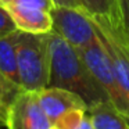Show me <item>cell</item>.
I'll return each mask as SVG.
<instances>
[{
	"label": "cell",
	"mask_w": 129,
	"mask_h": 129,
	"mask_svg": "<svg viewBox=\"0 0 129 129\" xmlns=\"http://www.w3.org/2000/svg\"><path fill=\"white\" fill-rule=\"evenodd\" d=\"M7 129H50L53 123L39 103L38 92L21 89L13 97L4 112Z\"/></svg>",
	"instance_id": "obj_5"
},
{
	"label": "cell",
	"mask_w": 129,
	"mask_h": 129,
	"mask_svg": "<svg viewBox=\"0 0 129 129\" xmlns=\"http://www.w3.org/2000/svg\"><path fill=\"white\" fill-rule=\"evenodd\" d=\"M53 29L76 49H82L97 39L94 25L82 9L54 6L50 11Z\"/></svg>",
	"instance_id": "obj_4"
},
{
	"label": "cell",
	"mask_w": 129,
	"mask_h": 129,
	"mask_svg": "<svg viewBox=\"0 0 129 129\" xmlns=\"http://www.w3.org/2000/svg\"><path fill=\"white\" fill-rule=\"evenodd\" d=\"M0 121L3 122V115H2V112H0Z\"/></svg>",
	"instance_id": "obj_18"
},
{
	"label": "cell",
	"mask_w": 129,
	"mask_h": 129,
	"mask_svg": "<svg viewBox=\"0 0 129 129\" xmlns=\"http://www.w3.org/2000/svg\"><path fill=\"white\" fill-rule=\"evenodd\" d=\"M78 50L81 53L82 58H83L85 64L87 65L89 71L92 72V75L94 76V79L100 83V86L107 93L110 101L123 115L122 96H121L119 89L117 86V82L114 79V74H112V68H111L108 54H107L103 43L100 42L99 36L94 42H92L90 45L85 46L82 49H78Z\"/></svg>",
	"instance_id": "obj_6"
},
{
	"label": "cell",
	"mask_w": 129,
	"mask_h": 129,
	"mask_svg": "<svg viewBox=\"0 0 129 129\" xmlns=\"http://www.w3.org/2000/svg\"><path fill=\"white\" fill-rule=\"evenodd\" d=\"M4 7L20 31L29 34H47L53 29L50 11L17 4H6Z\"/></svg>",
	"instance_id": "obj_8"
},
{
	"label": "cell",
	"mask_w": 129,
	"mask_h": 129,
	"mask_svg": "<svg viewBox=\"0 0 129 129\" xmlns=\"http://www.w3.org/2000/svg\"><path fill=\"white\" fill-rule=\"evenodd\" d=\"M93 129H129V121L110 100H104L87 108Z\"/></svg>",
	"instance_id": "obj_9"
},
{
	"label": "cell",
	"mask_w": 129,
	"mask_h": 129,
	"mask_svg": "<svg viewBox=\"0 0 129 129\" xmlns=\"http://www.w3.org/2000/svg\"><path fill=\"white\" fill-rule=\"evenodd\" d=\"M47 34L17 31V65L21 89L38 92L47 86L50 72Z\"/></svg>",
	"instance_id": "obj_2"
},
{
	"label": "cell",
	"mask_w": 129,
	"mask_h": 129,
	"mask_svg": "<svg viewBox=\"0 0 129 129\" xmlns=\"http://www.w3.org/2000/svg\"><path fill=\"white\" fill-rule=\"evenodd\" d=\"M86 14L103 17L118 25V0H79Z\"/></svg>",
	"instance_id": "obj_11"
},
{
	"label": "cell",
	"mask_w": 129,
	"mask_h": 129,
	"mask_svg": "<svg viewBox=\"0 0 129 129\" xmlns=\"http://www.w3.org/2000/svg\"><path fill=\"white\" fill-rule=\"evenodd\" d=\"M56 6H65V7H75V9H82L79 0H53Z\"/></svg>",
	"instance_id": "obj_17"
},
{
	"label": "cell",
	"mask_w": 129,
	"mask_h": 129,
	"mask_svg": "<svg viewBox=\"0 0 129 129\" xmlns=\"http://www.w3.org/2000/svg\"><path fill=\"white\" fill-rule=\"evenodd\" d=\"M17 31L0 36V72L11 83L21 87L17 65Z\"/></svg>",
	"instance_id": "obj_10"
},
{
	"label": "cell",
	"mask_w": 129,
	"mask_h": 129,
	"mask_svg": "<svg viewBox=\"0 0 129 129\" xmlns=\"http://www.w3.org/2000/svg\"><path fill=\"white\" fill-rule=\"evenodd\" d=\"M18 90H21V87L11 83L3 74L0 72V112H2L3 118H4V112H6L7 106L13 100V97L18 93Z\"/></svg>",
	"instance_id": "obj_13"
},
{
	"label": "cell",
	"mask_w": 129,
	"mask_h": 129,
	"mask_svg": "<svg viewBox=\"0 0 129 129\" xmlns=\"http://www.w3.org/2000/svg\"><path fill=\"white\" fill-rule=\"evenodd\" d=\"M50 51V72L47 86L62 87L81 96L87 108L104 100H110L87 65L79 50L54 31L47 34Z\"/></svg>",
	"instance_id": "obj_1"
},
{
	"label": "cell",
	"mask_w": 129,
	"mask_h": 129,
	"mask_svg": "<svg viewBox=\"0 0 129 129\" xmlns=\"http://www.w3.org/2000/svg\"><path fill=\"white\" fill-rule=\"evenodd\" d=\"M118 29L129 49V0H118Z\"/></svg>",
	"instance_id": "obj_14"
},
{
	"label": "cell",
	"mask_w": 129,
	"mask_h": 129,
	"mask_svg": "<svg viewBox=\"0 0 129 129\" xmlns=\"http://www.w3.org/2000/svg\"><path fill=\"white\" fill-rule=\"evenodd\" d=\"M50 129H57V128H56V126H51V128H50Z\"/></svg>",
	"instance_id": "obj_19"
},
{
	"label": "cell",
	"mask_w": 129,
	"mask_h": 129,
	"mask_svg": "<svg viewBox=\"0 0 129 129\" xmlns=\"http://www.w3.org/2000/svg\"><path fill=\"white\" fill-rule=\"evenodd\" d=\"M89 17L94 25L99 39L108 54L114 79L123 100V117L129 121V49L115 24L103 17Z\"/></svg>",
	"instance_id": "obj_3"
},
{
	"label": "cell",
	"mask_w": 129,
	"mask_h": 129,
	"mask_svg": "<svg viewBox=\"0 0 129 129\" xmlns=\"http://www.w3.org/2000/svg\"><path fill=\"white\" fill-rule=\"evenodd\" d=\"M2 6L6 4H17V6H28V7H36V9H42L46 11H51L56 4L53 3V0H0Z\"/></svg>",
	"instance_id": "obj_15"
},
{
	"label": "cell",
	"mask_w": 129,
	"mask_h": 129,
	"mask_svg": "<svg viewBox=\"0 0 129 129\" xmlns=\"http://www.w3.org/2000/svg\"><path fill=\"white\" fill-rule=\"evenodd\" d=\"M53 126L57 129H93L87 110L83 108H74L67 111L54 122Z\"/></svg>",
	"instance_id": "obj_12"
},
{
	"label": "cell",
	"mask_w": 129,
	"mask_h": 129,
	"mask_svg": "<svg viewBox=\"0 0 129 129\" xmlns=\"http://www.w3.org/2000/svg\"><path fill=\"white\" fill-rule=\"evenodd\" d=\"M15 29H17V26H15L11 15L9 14V11L6 10V7L0 4V36L7 35V34H11V32L15 31Z\"/></svg>",
	"instance_id": "obj_16"
},
{
	"label": "cell",
	"mask_w": 129,
	"mask_h": 129,
	"mask_svg": "<svg viewBox=\"0 0 129 129\" xmlns=\"http://www.w3.org/2000/svg\"><path fill=\"white\" fill-rule=\"evenodd\" d=\"M38 97H39V103L42 106L43 111L46 112L47 118L53 125L62 114H65L70 110H87L86 103L82 100L81 96H78L71 90L62 89V87L46 86L43 89L38 90Z\"/></svg>",
	"instance_id": "obj_7"
}]
</instances>
